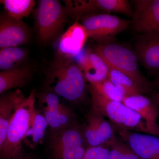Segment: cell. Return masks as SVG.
<instances>
[{
    "instance_id": "cell-6",
    "label": "cell",
    "mask_w": 159,
    "mask_h": 159,
    "mask_svg": "<svg viewBox=\"0 0 159 159\" xmlns=\"http://www.w3.org/2000/svg\"><path fill=\"white\" fill-rule=\"evenodd\" d=\"M66 8L56 0L39 1L36 12L38 35L41 42L48 43L53 39L66 21Z\"/></svg>"
},
{
    "instance_id": "cell-19",
    "label": "cell",
    "mask_w": 159,
    "mask_h": 159,
    "mask_svg": "<svg viewBox=\"0 0 159 159\" xmlns=\"http://www.w3.org/2000/svg\"><path fill=\"white\" fill-rule=\"evenodd\" d=\"M122 103L139 115L152 125L159 126L157 122L159 112L150 99L143 95L124 97Z\"/></svg>"
},
{
    "instance_id": "cell-29",
    "label": "cell",
    "mask_w": 159,
    "mask_h": 159,
    "mask_svg": "<svg viewBox=\"0 0 159 159\" xmlns=\"http://www.w3.org/2000/svg\"><path fill=\"white\" fill-rule=\"evenodd\" d=\"M157 84L158 88H159V78L157 82Z\"/></svg>"
},
{
    "instance_id": "cell-14",
    "label": "cell",
    "mask_w": 159,
    "mask_h": 159,
    "mask_svg": "<svg viewBox=\"0 0 159 159\" xmlns=\"http://www.w3.org/2000/svg\"><path fill=\"white\" fill-rule=\"evenodd\" d=\"M89 38L86 29L77 21L61 38L58 43V54L70 58L76 56L82 51Z\"/></svg>"
},
{
    "instance_id": "cell-1",
    "label": "cell",
    "mask_w": 159,
    "mask_h": 159,
    "mask_svg": "<svg viewBox=\"0 0 159 159\" xmlns=\"http://www.w3.org/2000/svg\"><path fill=\"white\" fill-rule=\"evenodd\" d=\"M86 80L70 57L58 54L46 73L45 89L72 103H80L85 96Z\"/></svg>"
},
{
    "instance_id": "cell-3",
    "label": "cell",
    "mask_w": 159,
    "mask_h": 159,
    "mask_svg": "<svg viewBox=\"0 0 159 159\" xmlns=\"http://www.w3.org/2000/svg\"><path fill=\"white\" fill-rule=\"evenodd\" d=\"M36 93L33 89L18 105L9 124L5 144L0 149V159H11L23 151V142L36 108Z\"/></svg>"
},
{
    "instance_id": "cell-10",
    "label": "cell",
    "mask_w": 159,
    "mask_h": 159,
    "mask_svg": "<svg viewBox=\"0 0 159 159\" xmlns=\"http://www.w3.org/2000/svg\"><path fill=\"white\" fill-rule=\"evenodd\" d=\"M134 30L142 34L159 33V0H135Z\"/></svg>"
},
{
    "instance_id": "cell-25",
    "label": "cell",
    "mask_w": 159,
    "mask_h": 159,
    "mask_svg": "<svg viewBox=\"0 0 159 159\" xmlns=\"http://www.w3.org/2000/svg\"><path fill=\"white\" fill-rule=\"evenodd\" d=\"M89 87L105 99L111 101L122 102L124 98L121 92L108 78L102 82L89 84Z\"/></svg>"
},
{
    "instance_id": "cell-12",
    "label": "cell",
    "mask_w": 159,
    "mask_h": 159,
    "mask_svg": "<svg viewBox=\"0 0 159 159\" xmlns=\"http://www.w3.org/2000/svg\"><path fill=\"white\" fill-rule=\"evenodd\" d=\"M120 138L142 159H159V136L117 129Z\"/></svg>"
},
{
    "instance_id": "cell-13",
    "label": "cell",
    "mask_w": 159,
    "mask_h": 159,
    "mask_svg": "<svg viewBox=\"0 0 159 159\" xmlns=\"http://www.w3.org/2000/svg\"><path fill=\"white\" fill-rule=\"evenodd\" d=\"M30 32L22 20L12 18L6 13L0 18V48L17 47L29 40Z\"/></svg>"
},
{
    "instance_id": "cell-28",
    "label": "cell",
    "mask_w": 159,
    "mask_h": 159,
    "mask_svg": "<svg viewBox=\"0 0 159 159\" xmlns=\"http://www.w3.org/2000/svg\"><path fill=\"white\" fill-rule=\"evenodd\" d=\"M152 102H153L155 106L156 107L158 112L159 111V91L158 93H155L153 94L152 98L150 99Z\"/></svg>"
},
{
    "instance_id": "cell-23",
    "label": "cell",
    "mask_w": 159,
    "mask_h": 159,
    "mask_svg": "<svg viewBox=\"0 0 159 159\" xmlns=\"http://www.w3.org/2000/svg\"><path fill=\"white\" fill-rule=\"evenodd\" d=\"M6 14L12 18L22 20L31 13L35 5L33 0H2Z\"/></svg>"
},
{
    "instance_id": "cell-8",
    "label": "cell",
    "mask_w": 159,
    "mask_h": 159,
    "mask_svg": "<svg viewBox=\"0 0 159 159\" xmlns=\"http://www.w3.org/2000/svg\"><path fill=\"white\" fill-rule=\"evenodd\" d=\"M36 98L50 130H61L77 122L74 112L61 103L56 94L45 89L36 93Z\"/></svg>"
},
{
    "instance_id": "cell-27",
    "label": "cell",
    "mask_w": 159,
    "mask_h": 159,
    "mask_svg": "<svg viewBox=\"0 0 159 159\" xmlns=\"http://www.w3.org/2000/svg\"><path fill=\"white\" fill-rule=\"evenodd\" d=\"M11 159H39L37 157L31 153H27L23 151L21 153Z\"/></svg>"
},
{
    "instance_id": "cell-7",
    "label": "cell",
    "mask_w": 159,
    "mask_h": 159,
    "mask_svg": "<svg viewBox=\"0 0 159 159\" xmlns=\"http://www.w3.org/2000/svg\"><path fill=\"white\" fill-rule=\"evenodd\" d=\"M131 21L107 13L93 14L82 17L81 23L89 38L102 44L110 43L117 34L126 30Z\"/></svg>"
},
{
    "instance_id": "cell-22",
    "label": "cell",
    "mask_w": 159,
    "mask_h": 159,
    "mask_svg": "<svg viewBox=\"0 0 159 159\" xmlns=\"http://www.w3.org/2000/svg\"><path fill=\"white\" fill-rule=\"evenodd\" d=\"M25 50L18 47L1 49L0 69L2 71L11 70L20 66L27 58Z\"/></svg>"
},
{
    "instance_id": "cell-24",
    "label": "cell",
    "mask_w": 159,
    "mask_h": 159,
    "mask_svg": "<svg viewBox=\"0 0 159 159\" xmlns=\"http://www.w3.org/2000/svg\"><path fill=\"white\" fill-rule=\"evenodd\" d=\"M108 145L109 159H142L120 138L115 136Z\"/></svg>"
},
{
    "instance_id": "cell-15",
    "label": "cell",
    "mask_w": 159,
    "mask_h": 159,
    "mask_svg": "<svg viewBox=\"0 0 159 159\" xmlns=\"http://www.w3.org/2000/svg\"><path fill=\"white\" fill-rule=\"evenodd\" d=\"M136 54L146 69L159 70V33L141 34L136 43Z\"/></svg>"
},
{
    "instance_id": "cell-9",
    "label": "cell",
    "mask_w": 159,
    "mask_h": 159,
    "mask_svg": "<svg viewBox=\"0 0 159 159\" xmlns=\"http://www.w3.org/2000/svg\"><path fill=\"white\" fill-rule=\"evenodd\" d=\"M84 143L86 148L108 145L115 136L112 124L105 117L91 108L82 124Z\"/></svg>"
},
{
    "instance_id": "cell-16",
    "label": "cell",
    "mask_w": 159,
    "mask_h": 159,
    "mask_svg": "<svg viewBox=\"0 0 159 159\" xmlns=\"http://www.w3.org/2000/svg\"><path fill=\"white\" fill-rule=\"evenodd\" d=\"M77 64L86 81L90 84L102 82L108 78L107 65L104 60L94 51H86Z\"/></svg>"
},
{
    "instance_id": "cell-4",
    "label": "cell",
    "mask_w": 159,
    "mask_h": 159,
    "mask_svg": "<svg viewBox=\"0 0 159 159\" xmlns=\"http://www.w3.org/2000/svg\"><path fill=\"white\" fill-rule=\"evenodd\" d=\"M104 60L107 64L125 74L145 93L151 89L152 84L141 73L139 60L135 52L117 44H102L95 51Z\"/></svg>"
},
{
    "instance_id": "cell-17",
    "label": "cell",
    "mask_w": 159,
    "mask_h": 159,
    "mask_svg": "<svg viewBox=\"0 0 159 159\" xmlns=\"http://www.w3.org/2000/svg\"><path fill=\"white\" fill-rule=\"evenodd\" d=\"M25 97L18 89L2 95L0 98V149L5 144L9 125L16 107Z\"/></svg>"
},
{
    "instance_id": "cell-5",
    "label": "cell",
    "mask_w": 159,
    "mask_h": 159,
    "mask_svg": "<svg viewBox=\"0 0 159 159\" xmlns=\"http://www.w3.org/2000/svg\"><path fill=\"white\" fill-rule=\"evenodd\" d=\"M48 147L50 159H82L87 148L82 124L77 121L61 130H50Z\"/></svg>"
},
{
    "instance_id": "cell-11",
    "label": "cell",
    "mask_w": 159,
    "mask_h": 159,
    "mask_svg": "<svg viewBox=\"0 0 159 159\" xmlns=\"http://www.w3.org/2000/svg\"><path fill=\"white\" fill-rule=\"evenodd\" d=\"M69 9L73 16L80 17L97 11L116 12L132 16L133 11L127 0H78L69 2Z\"/></svg>"
},
{
    "instance_id": "cell-20",
    "label": "cell",
    "mask_w": 159,
    "mask_h": 159,
    "mask_svg": "<svg viewBox=\"0 0 159 159\" xmlns=\"http://www.w3.org/2000/svg\"><path fill=\"white\" fill-rule=\"evenodd\" d=\"M48 126V123L42 112L35 108L32 123L27 131L23 144L31 149H34L38 145L42 144Z\"/></svg>"
},
{
    "instance_id": "cell-21",
    "label": "cell",
    "mask_w": 159,
    "mask_h": 159,
    "mask_svg": "<svg viewBox=\"0 0 159 159\" xmlns=\"http://www.w3.org/2000/svg\"><path fill=\"white\" fill-rule=\"evenodd\" d=\"M107 65L108 68V79L116 86L124 97L143 95L144 92L130 77Z\"/></svg>"
},
{
    "instance_id": "cell-2",
    "label": "cell",
    "mask_w": 159,
    "mask_h": 159,
    "mask_svg": "<svg viewBox=\"0 0 159 159\" xmlns=\"http://www.w3.org/2000/svg\"><path fill=\"white\" fill-rule=\"evenodd\" d=\"M89 90L92 100L91 108L109 119L116 129L159 136V126L152 125L135 111L122 102L105 99L89 87Z\"/></svg>"
},
{
    "instance_id": "cell-18",
    "label": "cell",
    "mask_w": 159,
    "mask_h": 159,
    "mask_svg": "<svg viewBox=\"0 0 159 159\" xmlns=\"http://www.w3.org/2000/svg\"><path fill=\"white\" fill-rule=\"evenodd\" d=\"M33 71L30 66H23L0 72V93L12 89L22 88L32 78Z\"/></svg>"
},
{
    "instance_id": "cell-26",
    "label": "cell",
    "mask_w": 159,
    "mask_h": 159,
    "mask_svg": "<svg viewBox=\"0 0 159 159\" xmlns=\"http://www.w3.org/2000/svg\"><path fill=\"white\" fill-rule=\"evenodd\" d=\"M82 159H109V145L86 148Z\"/></svg>"
}]
</instances>
